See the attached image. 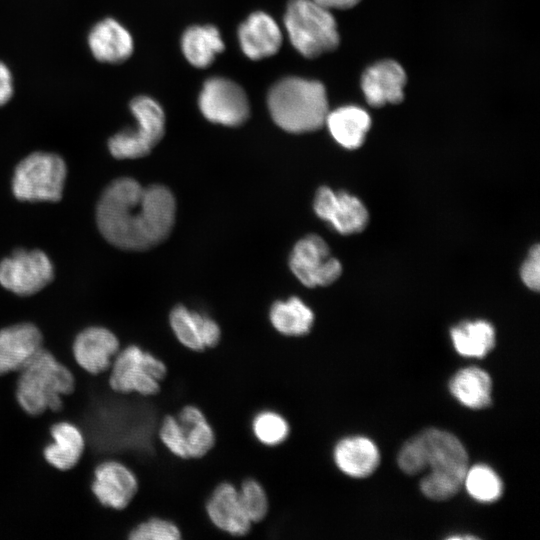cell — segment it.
<instances>
[{
	"instance_id": "6da1fadb",
	"label": "cell",
	"mask_w": 540,
	"mask_h": 540,
	"mask_svg": "<svg viewBox=\"0 0 540 540\" xmlns=\"http://www.w3.org/2000/svg\"><path fill=\"white\" fill-rule=\"evenodd\" d=\"M176 215V202L162 185L143 187L136 180H113L96 208L102 236L112 245L132 251L149 249L168 237Z\"/></svg>"
},
{
	"instance_id": "7a4b0ae2",
	"label": "cell",
	"mask_w": 540,
	"mask_h": 540,
	"mask_svg": "<svg viewBox=\"0 0 540 540\" xmlns=\"http://www.w3.org/2000/svg\"><path fill=\"white\" fill-rule=\"evenodd\" d=\"M17 372L15 398L31 416L60 411L63 396L75 390L73 373L43 346Z\"/></svg>"
},
{
	"instance_id": "3957f363",
	"label": "cell",
	"mask_w": 540,
	"mask_h": 540,
	"mask_svg": "<svg viewBox=\"0 0 540 540\" xmlns=\"http://www.w3.org/2000/svg\"><path fill=\"white\" fill-rule=\"evenodd\" d=\"M267 103L274 122L290 133L320 129L329 113L324 85L299 77L277 81L268 92Z\"/></svg>"
},
{
	"instance_id": "277c9868",
	"label": "cell",
	"mask_w": 540,
	"mask_h": 540,
	"mask_svg": "<svg viewBox=\"0 0 540 540\" xmlns=\"http://www.w3.org/2000/svg\"><path fill=\"white\" fill-rule=\"evenodd\" d=\"M418 435L425 469H430L420 482L422 492L438 501L453 497L463 484L468 469L466 449L456 436L447 431L430 428Z\"/></svg>"
},
{
	"instance_id": "5b68a950",
	"label": "cell",
	"mask_w": 540,
	"mask_h": 540,
	"mask_svg": "<svg viewBox=\"0 0 540 540\" xmlns=\"http://www.w3.org/2000/svg\"><path fill=\"white\" fill-rule=\"evenodd\" d=\"M284 23L291 44L306 58L318 57L339 45L334 16L314 0H289Z\"/></svg>"
},
{
	"instance_id": "8992f818",
	"label": "cell",
	"mask_w": 540,
	"mask_h": 540,
	"mask_svg": "<svg viewBox=\"0 0 540 540\" xmlns=\"http://www.w3.org/2000/svg\"><path fill=\"white\" fill-rule=\"evenodd\" d=\"M108 371V383L114 392L145 397L156 396L168 375L161 358L134 344L119 350Z\"/></svg>"
},
{
	"instance_id": "52a82bcc",
	"label": "cell",
	"mask_w": 540,
	"mask_h": 540,
	"mask_svg": "<svg viewBox=\"0 0 540 540\" xmlns=\"http://www.w3.org/2000/svg\"><path fill=\"white\" fill-rule=\"evenodd\" d=\"M67 168L50 152H34L21 160L12 178V191L20 201L56 202L62 197Z\"/></svg>"
},
{
	"instance_id": "ba28073f",
	"label": "cell",
	"mask_w": 540,
	"mask_h": 540,
	"mask_svg": "<svg viewBox=\"0 0 540 540\" xmlns=\"http://www.w3.org/2000/svg\"><path fill=\"white\" fill-rule=\"evenodd\" d=\"M136 120L134 128L122 130L108 140V148L117 159L146 156L162 139L165 115L160 104L148 96L133 98L129 106Z\"/></svg>"
},
{
	"instance_id": "9c48e42d",
	"label": "cell",
	"mask_w": 540,
	"mask_h": 540,
	"mask_svg": "<svg viewBox=\"0 0 540 540\" xmlns=\"http://www.w3.org/2000/svg\"><path fill=\"white\" fill-rule=\"evenodd\" d=\"M53 277V264L40 250L18 249L0 262V284L19 296L39 292Z\"/></svg>"
},
{
	"instance_id": "30bf717a",
	"label": "cell",
	"mask_w": 540,
	"mask_h": 540,
	"mask_svg": "<svg viewBox=\"0 0 540 540\" xmlns=\"http://www.w3.org/2000/svg\"><path fill=\"white\" fill-rule=\"evenodd\" d=\"M198 104L205 118L224 126L242 125L250 115L245 91L237 83L223 77H212L205 81Z\"/></svg>"
},
{
	"instance_id": "8fae6325",
	"label": "cell",
	"mask_w": 540,
	"mask_h": 540,
	"mask_svg": "<svg viewBox=\"0 0 540 540\" xmlns=\"http://www.w3.org/2000/svg\"><path fill=\"white\" fill-rule=\"evenodd\" d=\"M289 266L307 287L327 286L341 275V263L331 255L326 242L318 235H307L294 246Z\"/></svg>"
},
{
	"instance_id": "7c38bea8",
	"label": "cell",
	"mask_w": 540,
	"mask_h": 540,
	"mask_svg": "<svg viewBox=\"0 0 540 540\" xmlns=\"http://www.w3.org/2000/svg\"><path fill=\"white\" fill-rule=\"evenodd\" d=\"M91 490L106 508L124 510L139 491V480L131 468L117 460H105L93 471Z\"/></svg>"
},
{
	"instance_id": "4fadbf2b",
	"label": "cell",
	"mask_w": 540,
	"mask_h": 540,
	"mask_svg": "<svg viewBox=\"0 0 540 540\" xmlns=\"http://www.w3.org/2000/svg\"><path fill=\"white\" fill-rule=\"evenodd\" d=\"M314 210L318 217L344 235L358 233L368 223L367 209L357 197L344 191L334 192L328 187L317 190Z\"/></svg>"
},
{
	"instance_id": "5bb4252c",
	"label": "cell",
	"mask_w": 540,
	"mask_h": 540,
	"mask_svg": "<svg viewBox=\"0 0 540 540\" xmlns=\"http://www.w3.org/2000/svg\"><path fill=\"white\" fill-rule=\"evenodd\" d=\"M205 514L219 531L233 537H243L252 531V522L246 515L236 484L223 481L217 484L205 502Z\"/></svg>"
},
{
	"instance_id": "9a60e30c",
	"label": "cell",
	"mask_w": 540,
	"mask_h": 540,
	"mask_svg": "<svg viewBox=\"0 0 540 540\" xmlns=\"http://www.w3.org/2000/svg\"><path fill=\"white\" fill-rule=\"evenodd\" d=\"M120 349L117 336L101 326L85 328L76 335L72 343L75 362L91 375L108 371Z\"/></svg>"
},
{
	"instance_id": "2e32d148",
	"label": "cell",
	"mask_w": 540,
	"mask_h": 540,
	"mask_svg": "<svg viewBox=\"0 0 540 540\" xmlns=\"http://www.w3.org/2000/svg\"><path fill=\"white\" fill-rule=\"evenodd\" d=\"M169 324L177 341L193 352H203L216 347L221 340V328L211 317L175 306L169 315Z\"/></svg>"
},
{
	"instance_id": "e0dca14e",
	"label": "cell",
	"mask_w": 540,
	"mask_h": 540,
	"mask_svg": "<svg viewBox=\"0 0 540 540\" xmlns=\"http://www.w3.org/2000/svg\"><path fill=\"white\" fill-rule=\"evenodd\" d=\"M407 76L396 61L386 59L369 66L362 74L361 89L372 107L398 104L404 98Z\"/></svg>"
},
{
	"instance_id": "ac0fdd59",
	"label": "cell",
	"mask_w": 540,
	"mask_h": 540,
	"mask_svg": "<svg viewBox=\"0 0 540 540\" xmlns=\"http://www.w3.org/2000/svg\"><path fill=\"white\" fill-rule=\"evenodd\" d=\"M42 346V333L32 323H18L0 329V376L19 371Z\"/></svg>"
},
{
	"instance_id": "d6986e66",
	"label": "cell",
	"mask_w": 540,
	"mask_h": 540,
	"mask_svg": "<svg viewBox=\"0 0 540 540\" xmlns=\"http://www.w3.org/2000/svg\"><path fill=\"white\" fill-rule=\"evenodd\" d=\"M238 39L248 58L260 60L278 52L282 44V33L270 15L257 11L239 26Z\"/></svg>"
},
{
	"instance_id": "ffe728a7",
	"label": "cell",
	"mask_w": 540,
	"mask_h": 540,
	"mask_svg": "<svg viewBox=\"0 0 540 540\" xmlns=\"http://www.w3.org/2000/svg\"><path fill=\"white\" fill-rule=\"evenodd\" d=\"M88 46L96 60L118 64L133 53V38L129 31L113 18L97 22L88 34Z\"/></svg>"
},
{
	"instance_id": "44dd1931",
	"label": "cell",
	"mask_w": 540,
	"mask_h": 540,
	"mask_svg": "<svg viewBox=\"0 0 540 540\" xmlns=\"http://www.w3.org/2000/svg\"><path fill=\"white\" fill-rule=\"evenodd\" d=\"M52 442L45 446V461L59 471H68L80 461L85 450V438L81 430L68 421L54 423L50 427Z\"/></svg>"
},
{
	"instance_id": "7402d4cb",
	"label": "cell",
	"mask_w": 540,
	"mask_h": 540,
	"mask_svg": "<svg viewBox=\"0 0 540 540\" xmlns=\"http://www.w3.org/2000/svg\"><path fill=\"white\" fill-rule=\"evenodd\" d=\"M337 467L351 477H366L373 473L380 461L375 443L362 436L340 440L333 452Z\"/></svg>"
},
{
	"instance_id": "603a6c76",
	"label": "cell",
	"mask_w": 540,
	"mask_h": 540,
	"mask_svg": "<svg viewBox=\"0 0 540 540\" xmlns=\"http://www.w3.org/2000/svg\"><path fill=\"white\" fill-rule=\"evenodd\" d=\"M334 140L346 149L359 148L371 126L366 110L346 105L329 112L325 121Z\"/></svg>"
},
{
	"instance_id": "cb8c5ba5",
	"label": "cell",
	"mask_w": 540,
	"mask_h": 540,
	"mask_svg": "<svg viewBox=\"0 0 540 540\" xmlns=\"http://www.w3.org/2000/svg\"><path fill=\"white\" fill-rule=\"evenodd\" d=\"M174 415L183 429L189 459L203 458L212 451L216 433L201 408L187 404Z\"/></svg>"
},
{
	"instance_id": "d4e9b609",
	"label": "cell",
	"mask_w": 540,
	"mask_h": 540,
	"mask_svg": "<svg viewBox=\"0 0 540 540\" xmlns=\"http://www.w3.org/2000/svg\"><path fill=\"white\" fill-rule=\"evenodd\" d=\"M181 47L185 58L197 68L208 67L218 53L224 50V42L215 26H191L182 35Z\"/></svg>"
},
{
	"instance_id": "484cf974",
	"label": "cell",
	"mask_w": 540,
	"mask_h": 540,
	"mask_svg": "<svg viewBox=\"0 0 540 540\" xmlns=\"http://www.w3.org/2000/svg\"><path fill=\"white\" fill-rule=\"evenodd\" d=\"M451 393L463 405L482 409L491 403L492 381L488 373L477 367L458 371L450 381Z\"/></svg>"
},
{
	"instance_id": "4316f807",
	"label": "cell",
	"mask_w": 540,
	"mask_h": 540,
	"mask_svg": "<svg viewBox=\"0 0 540 540\" xmlns=\"http://www.w3.org/2000/svg\"><path fill=\"white\" fill-rule=\"evenodd\" d=\"M269 320L281 335L301 337L311 330L314 313L301 299L290 297L285 301H276L271 306Z\"/></svg>"
},
{
	"instance_id": "83f0119b",
	"label": "cell",
	"mask_w": 540,
	"mask_h": 540,
	"mask_svg": "<svg viewBox=\"0 0 540 540\" xmlns=\"http://www.w3.org/2000/svg\"><path fill=\"white\" fill-rule=\"evenodd\" d=\"M450 334L456 351L466 357H484L495 345V330L483 320L460 323Z\"/></svg>"
},
{
	"instance_id": "f1b7e54d",
	"label": "cell",
	"mask_w": 540,
	"mask_h": 540,
	"mask_svg": "<svg viewBox=\"0 0 540 540\" xmlns=\"http://www.w3.org/2000/svg\"><path fill=\"white\" fill-rule=\"evenodd\" d=\"M253 436L264 446L283 444L291 433V426L283 414L265 409L254 415L251 422Z\"/></svg>"
},
{
	"instance_id": "f546056e",
	"label": "cell",
	"mask_w": 540,
	"mask_h": 540,
	"mask_svg": "<svg viewBox=\"0 0 540 540\" xmlns=\"http://www.w3.org/2000/svg\"><path fill=\"white\" fill-rule=\"evenodd\" d=\"M463 484L469 495L480 502H493L502 494V482L493 469L476 465L467 469Z\"/></svg>"
},
{
	"instance_id": "4dcf8cb0",
	"label": "cell",
	"mask_w": 540,
	"mask_h": 540,
	"mask_svg": "<svg viewBox=\"0 0 540 540\" xmlns=\"http://www.w3.org/2000/svg\"><path fill=\"white\" fill-rule=\"evenodd\" d=\"M237 488L242 507L252 524L264 521L269 514L270 500L263 484L255 478L248 477Z\"/></svg>"
},
{
	"instance_id": "1f68e13d",
	"label": "cell",
	"mask_w": 540,
	"mask_h": 540,
	"mask_svg": "<svg viewBox=\"0 0 540 540\" xmlns=\"http://www.w3.org/2000/svg\"><path fill=\"white\" fill-rule=\"evenodd\" d=\"M182 531L175 522L170 519L153 516L136 526L128 533L130 540H179Z\"/></svg>"
},
{
	"instance_id": "d6a6232c",
	"label": "cell",
	"mask_w": 540,
	"mask_h": 540,
	"mask_svg": "<svg viewBox=\"0 0 540 540\" xmlns=\"http://www.w3.org/2000/svg\"><path fill=\"white\" fill-rule=\"evenodd\" d=\"M158 437L172 455L183 460L189 459L185 435L174 414L163 417L158 428Z\"/></svg>"
},
{
	"instance_id": "836d02e7",
	"label": "cell",
	"mask_w": 540,
	"mask_h": 540,
	"mask_svg": "<svg viewBox=\"0 0 540 540\" xmlns=\"http://www.w3.org/2000/svg\"><path fill=\"white\" fill-rule=\"evenodd\" d=\"M398 465L409 475L418 474L425 470L423 448L419 435L409 439L401 448L398 455Z\"/></svg>"
},
{
	"instance_id": "e575fe53",
	"label": "cell",
	"mask_w": 540,
	"mask_h": 540,
	"mask_svg": "<svg viewBox=\"0 0 540 540\" xmlns=\"http://www.w3.org/2000/svg\"><path fill=\"white\" fill-rule=\"evenodd\" d=\"M520 276L524 284L531 290L538 291L540 286V249L539 245L531 248L522 264Z\"/></svg>"
},
{
	"instance_id": "d590c367",
	"label": "cell",
	"mask_w": 540,
	"mask_h": 540,
	"mask_svg": "<svg viewBox=\"0 0 540 540\" xmlns=\"http://www.w3.org/2000/svg\"><path fill=\"white\" fill-rule=\"evenodd\" d=\"M13 76L8 66L0 61V106L5 105L13 96Z\"/></svg>"
},
{
	"instance_id": "8d00e7d4",
	"label": "cell",
	"mask_w": 540,
	"mask_h": 540,
	"mask_svg": "<svg viewBox=\"0 0 540 540\" xmlns=\"http://www.w3.org/2000/svg\"><path fill=\"white\" fill-rule=\"evenodd\" d=\"M327 9H349L356 6L361 0H314Z\"/></svg>"
}]
</instances>
